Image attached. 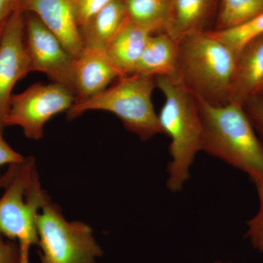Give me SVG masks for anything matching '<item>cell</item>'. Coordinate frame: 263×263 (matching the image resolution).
<instances>
[{"label": "cell", "mask_w": 263, "mask_h": 263, "mask_svg": "<svg viewBox=\"0 0 263 263\" xmlns=\"http://www.w3.org/2000/svg\"><path fill=\"white\" fill-rule=\"evenodd\" d=\"M20 8L35 15L75 58L81 54L84 43L70 0H22Z\"/></svg>", "instance_id": "cell-10"}, {"label": "cell", "mask_w": 263, "mask_h": 263, "mask_svg": "<svg viewBox=\"0 0 263 263\" xmlns=\"http://www.w3.org/2000/svg\"><path fill=\"white\" fill-rule=\"evenodd\" d=\"M260 95V96H262V98H263V93H262V94H259V95Z\"/></svg>", "instance_id": "cell-28"}, {"label": "cell", "mask_w": 263, "mask_h": 263, "mask_svg": "<svg viewBox=\"0 0 263 263\" xmlns=\"http://www.w3.org/2000/svg\"><path fill=\"white\" fill-rule=\"evenodd\" d=\"M163 93L164 103L159 116L163 134L171 139L167 186L172 193L181 191L190 177L197 153L202 152V127L196 97L168 76L155 78Z\"/></svg>", "instance_id": "cell-3"}, {"label": "cell", "mask_w": 263, "mask_h": 263, "mask_svg": "<svg viewBox=\"0 0 263 263\" xmlns=\"http://www.w3.org/2000/svg\"><path fill=\"white\" fill-rule=\"evenodd\" d=\"M177 57L178 41L166 32L151 34L133 74L174 77Z\"/></svg>", "instance_id": "cell-15"}, {"label": "cell", "mask_w": 263, "mask_h": 263, "mask_svg": "<svg viewBox=\"0 0 263 263\" xmlns=\"http://www.w3.org/2000/svg\"><path fill=\"white\" fill-rule=\"evenodd\" d=\"M212 0H174L167 32L176 41L191 33L203 30Z\"/></svg>", "instance_id": "cell-17"}, {"label": "cell", "mask_w": 263, "mask_h": 263, "mask_svg": "<svg viewBox=\"0 0 263 263\" xmlns=\"http://www.w3.org/2000/svg\"><path fill=\"white\" fill-rule=\"evenodd\" d=\"M3 132L0 129V168L5 164L16 163L24 160V157L10 147L3 137Z\"/></svg>", "instance_id": "cell-24"}, {"label": "cell", "mask_w": 263, "mask_h": 263, "mask_svg": "<svg viewBox=\"0 0 263 263\" xmlns=\"http://www.w3.org/2000/svg\"><path fill=\"white\" fill-rule=\"evenodd\" d=\"M259 200V209L257 214L247 221L246 237L254 248L263 252V181L254 182Z\"/></svg>", "instance_id": "cell-20"}, {"label": "cell", "mask_w": 263, "mask_h": 263, "mask_svg": "<svg viewBox=\"0 0 263 263\" xmlns=\"http://www.w3.org/2000/svg\"><path fill=\"white\" fill-rule=\"evenodd\" d=\"M20 7L8 19L0 39V129L9 108L15 85L31 72L25 41V18Z\"/></svg>", "instance_id": "cell-9"}, {"label": "cell", "mask_w": 263, "mask_h": 263, "mask_svg": "<svg viewBox=\"0 0 263 263\" xmlns=\"http://www.w3.org/2000/svg\"><path fill=\"white\" fill-rule=\"evenodd\" d=\"M237 55L209 31L191 33L178 42L171 77L197 98L215 105L229 103Z\"/></svg>", "instance_id": "cell-2"}, {"label": "cell", "mask_w": 263, "mask_h": 263, "mask_svg": "<svg viewBox=\"0 0 263 263\" xmlns=\"http://www.w3.org/2000/svg\"><path fill=\"white\" fill-rule=\"evenodd\" d=\"M215 263H228V262H219V261H217V262H216Z\"/></svg>", "instance_id": "cell-27"}, {"label": "cell", "mask_w": 263, "mask_h": 263, "mask_svg": "<svg viewBox=\"0 0 263 263\" xmlns=\"http://www.w3.org/2000/svg\"><path fill=\"white\" fill-rule=\"evenodd\" d=\"M75 100L73 91L65 86L35 83L12 95L5 128L18 126L27 138L38 141L43 138L45 124L57 114L68 111Z\"/></svg>", "instance_id": "cell-7"}, {"label": "cell", "mask_w": 263, "mask_h": 263, "mask_svg": "<svg viewBox=\"0 0 263 263\" xmlns=\"http://www.w3.org/2000/svg\"><path fill=\"white\" fill-rule=\"evenodd\" d=\"M3 189L0 179V190ZM21 251L17 242L14 240H5L0 235V263H21Z\"/></svg>", "instance_id": "cell-23"}, {"label": "cell", "mask_w": 263, "mask_h": 263, "mask_svg": "<svg viewBox=\"0 0 263 263\" xmlns=\"http://www.w3.org/2000/svg\"><path fill=\"white\" fill-rule=\"evenodd\" d=\"M127 18L151 34L167 32L174 0H124Z\"/></svg>", "instance_id": "cell-16"}, {"label": "cell", "mask_w": 263, "mask_h": 263, "mask_svg": "<svg viewBox=\"0 0 263 263\" xmlns=\"http://www.w3.org/2000/svg\"><path fill=\"white\" fill-rule=\"evenodd\" d=\"M155 78L132 74L119 78L96 96L74 102L67 112L73 120L89 110H103L115 114L124 127L143 141L163 134L158 114L152 103Z\"/></svg>", "instance_id": "cell-5"}, {"label": "cell", "mask_w": 263, "mask_h": 263, "mask_svg": "<svg viewBox=\"0 0 263 263\" xmlns=\"http://www.w3.org/2000/svg\"><path fill=\"white\" fill-rule=\"evenodd\" d=\"M263 85V34L245 45L237 57L229 103L243 107Z\"/></svg>", "instance_id": "cell-12"}, {"label": "cell", "mask_w": 263, "mask_h": 263, "mask_svg": "<svg viewBox=\"0 0 263 263\" xmlns=\"http://www.w3.org/2000/svg\"><path fill=\"white\" fill-rule=\"evenodd\" d=\"M41 263H97L103 252L91 227L69 221L48 198L37 217Z\"/></svg>", "instance_id": "cell-6"}, {"label": "cell", "mask_w": 263, "mask_h": 263, "mask_svg": "<svg viewBox=\"0 0 263 263\" xmlns=\"http://www.w3.org/2000/svg\"><path fill=\"white\" fill-rule=\"evenodd\" d=\"M263 13V0H221L216 29L226 30L249 22Z\"/></svg>", "instance_id": "cell-18"}, {"label": "cell", "mask_w": 263, "mask_h": 263, "mask_svg": "<svg viewBox=\"0 0 263 263\" xmlns=\"http://www.w3.org/2000/svg\"><path fill=\"white\" fill-rule=\"evenodd\" d=\"M127 19L124 0L110 2L81 27L84 48L106 51Z\"/></svg>", "instance_id": "cell-14"}, {"label": "cell", "mask_w": 263, "mask_h": 263, "mask_svg": "<svg viewBox=\"0 0 263 263\" xmlns=\"http://www.w3.org/2000/svg\"><path fill=\"white\" fill-rule=\"evenodd\" d=\"M0 177L5 190L0 197V235L17 242L21 263H29L31 247L39 245L37 215L50 197L41 188L33 157L9 164Z\"/></svg>", "instance_id": "cell-4"}, {"label": "cell", "mask_w": 263, "mask_h": 263, "mask_svg": "<svg viewBox=\"0 0 263 263\" xmlns=\"http://www.w3.org/2000/svg\"><path fill=\"white\" fill-rule=\"evenodd\" d=\"M209 32L231 48L238 57L245 45L263 34V13L234 28Z\"/></svg>", "instance_id": "cell-19"}, {"label": "cell", "mask_w": 263, "mask_h": 263, "mask_svg": "<svg viewBox=\"0 0 263 263\" xmlns=\"http://www.w3.org/2000/svg\"><path fill=\"white\" fill-rule=\"evenodd\" d=\"M197 99L202 152L245 173L253 183L263 181V141L243 107L232 103L212 105Z\"/></svg>", "instance_id": "cell-1"}, {"label": "cell", "mask_w": 263, "mask_h": 263, "mask_svg": "<svg viewBox=\"0 0 263 263\" xmlns=\"http://www.w3.org/2000/svg\"><path fill=\"white\" fill-rule=\"evenodd\" d=\"M254 129L263 141V98L260 95L252 97L243 106Z\"/></svg>", "instance_id": "cell-22"}, {"label": "cell", "mask_w": 263, "mask_h": 263, "mask_svg": "<svg viewBox=\"0 0 263 263\" xmlns=\"http://www.w3.org/2000/svg\"><path fill=\"white\" fill-rule=\"evenodd\" d=\"M151 34L127 19L108 45L105 53L121 77L134 73Z\"/></svg>", "instance_id": "cell-13"}, {"label": "cell", "mask_w": 263, "mask_h": 263, "mask_svg": "<svg viewBox=\"0 0 263 263\" xmlns=\"http://www.w3.org/2000/svg\"><path fill=\"white\" fill-rule=\"evenodd\" d=\"M262 93H263V85L262 88H261V89L259 90V93L257 95L262 94Z\"/></svg>", "instance_id": "cell-26"}, {"label": "cell", "mask_w": 263, "mask_h": 263, "mask_svg": "<svg viewBox=\"0 0 263 263\" xmlns=\"http://www.w3.org/2000/svg\"><path fill=\"white\" fill-rule=\"evenodd\" d=\"M28 13L25 18V41L31 72H43L51 83L65 86L74 92L75 57L35 15Z\"/></svg>", "instance_id": "cell-8"}, {"label": "cell", "mask_w": 263, "mask_h": 263, "mask_svg": "<svg viewBox=\"0 0 263 263\" xmlns=\"http://www.w3.org/2000/svg\"><path fill=\"white\" fill-rule=\"evenodd\" d=\"M114 0H70L80 28Z\"/></svg>", "instance_id": "cell-21"}, {"label": "cell", "mask_w": 263, "mask_h": 263, "mask_svg": "<svg viewBox=\"0 0 263 263\" xmlns=\"http://www.w3.org/2000/svg\"><path fill=\"white\" fill-rule=\"evenodd\" d=\"M22 0H0V39L8 19L20 7Z\"/></svg>", "instance_id": "cell-25"}, {"label": "cell", "mask_w": 263, "mask_h": 263, "mask_svg": "<svg viewBox=\"0 0 263 263\" xmlns=\"http://www.w3.org/2000/svg\"><path fill=\"white\" fill-rule=\"evenodd\" d=\"M75 101L87 100L120 78L105 51L84 48L75 60Z\"/></svg>", "instance_id": "cell-11"}]
</instances>
